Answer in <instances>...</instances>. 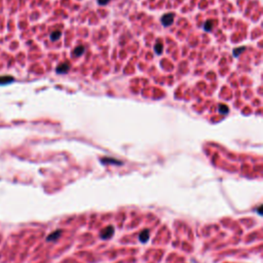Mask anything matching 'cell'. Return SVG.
Returning a JSON list of instances; mask_svg holds the SVG:
<instances>
[{
    "mask_svg": "<svg viewBox=\"0 0 263 263\" xmlns=\"http://www.w3.org/2000/svg\"><path fill=\"white\" fill-rule=\"evenodd\" d=\"M14 79L13 76H0V86H3V84H8L13 82Z\"/></svg>",
    "mask_w": 263,
    "mask_h": 263,
    "instance_id": "obj_6",
    "label": "cell"
},
{
    "mask_svg": "<svg viewBox=\"0 0 263 263\" xmlns=\"http://www.w3.org/2000/svg\"><path fill=\"white\" fill-rule=\"evenodd\" d=\"M61 35H62L61 31H54L51 34V41H57V40L60 39Z\"/></svg>",
    "mask_w": 263,
    "mask_h": 263,
    "instance_id": "obj_8",
    "label": "cell"
},
{
    "mask_svg": "<svg viewBox=\"0 0 263 263\" xmlns=\"http://www.w3.org/2000/svg\"><path fill=\"white\" fill-rule=\"evenodd\" d=\"M97 1H98V3L100 5H105V4H107L108 2L110 1V0H97Z\"/></svg>",
    "mask_w": 263,
    "mask_h": 263,
    "instance_id": "obj_14",
    "label": "cell"
},
{
    "mask_svg": "<svg viewBox=\"0 0 263 263\" xmlns=\"http://www.w3.org/2000/svg\"><path fill=\"white\" fill-rule=\"evenodd\" d=\"M212 27H213V22H211V21L207 22L206 24L204 25V31H207V32H210V31H211Z\"/></svg>",
    "mask_w": 263,
    "mask_h": 263,
    "instance_id": "obj_12",
    "label": "cell"
},
{
    "mask_svg": "<svg viewBox=\"0 0 263 263\" xmlns=\"http://www.w3.org/2000/svg\"><path fill=\"white\" fill-rule=\"evenodd\" d=\"M102 162H112V163H119L120 165V162H117L116 159H111V158H103L102 159Z\"/></svg>",
    "mask_w": 263,
    "mask_h": 263,
    "instance_id": "obj_13",
    "label": "cell"
},
{
    "mask_svg": "<svg viewBox=\"0 0 263 263\" xmlns=\"http://www.w3.org/2000/svg\"><path fill=\"white\" fill-rule=\"evenodd\" d=\"M174 17H174L173 13H166V14H165V16H162V19H160L162 26H165V27H169V26H171L174 23Z\"/></svg>",
    "mask_w": 263,
    "mask_h": 263,
    "instance_id": "obj_2",
    "label": "cell"
},
{
    "mask_svg": "<svg viewBox=\"0 0 263 263\" xmlns=\"http://www.w3.org/2000/svg\"><path fill=\"white\" fill-rule=\"evenodd\" d=\"M84 51H86V48H84L82 45L77 46V48H75L74 51H73V55H74V57H80L84 52Z\"/></svg>",
    "mask_w": 263,
    "mask_h": 263,
    "instance_id": "obj_7",
    "label": "cell"
},
{
    "mask_svg": "<svg viewBox=\"0 0 263 263\" xmlns=\"http://www.w3.org/2000/svg\"><path fill=\"white\" fill-rule=\"evenodd\" d=\"M113 234H114V228H113V226H107L106 228H104L103 230L101 231V238L103 239H108L110 238H112Z\"/></svg>",
    "mask_w": 263,
    "mask_h": 263,
    "instance_id": "obj_1",
    "label": "cell"
},
{
    "mask_svg": "<svg viewBox=\"0 0 263 263\" xmlns=\"http://www.w3.org/2000/svg\"><path fill=\"white\" fill-rule=\"evenodd\" d=\"M162 49H163V46L162 44V42L158 41L155 44V46H154V51H155V52L157 55H160L162 52Z\"/></svg>",
    "mask_w": 263,
    "mask_h": 263,
    "instance_id": "obj_9",
    "label": "cell"
},
{
    "mask_svg": "<svg viewBox=\"0 0 263 263\" xmlns=\"http://www.w3.org/2000/svg\"><path fill=\"white\" fill-rule=\"evenodd\" d=\"M149 235H150V232H149V230H148V229H144V230H143V231L139 234L140 242H143V244L147 242L148 239H149Z\"/></svg>",
    "mask_w": 263,
    "mask_h": 263,
    "instance_id": "obj_5",
    "label": "cell"
},
{
    "mask_svg": "<svg viewBox=\"0 0 263 263\" xmlns=\"http://www.w3.org/2000/svg\"><path fill=\"white\" fill-rule=\"evenodd\" d=\"M61 235H62V230H61V229H58V230H55V231L51 232V234H49L48 238H46V241H48V242L57 241V239L59 238Z\"/></svg>",
    "mask_w": 263,
    "mask_h": 263,
    "instance_id": "obj_4",
    "label": "cell"
},
{
    "mask_svg": "<svg viewBox=\"0 0 263 263\" xmlns=\"http://www.w3.org/2000/svg\"><path fill=\"white\" fill-rule=\"evenodd\" d=\"M245 49H246V48H245V46H242V48H239L233 49V55H234V57H238V55H241V52L244 51Z\"/></svg>",
    "mask_w": 263,
    "mask_h": 263,
    "instance_id": "obj_11",
    "label": "cell"
},
{
    "mask_svg": "<svg viewBox=\"0 0 263 263\" xmlns=\"http://www.w3.org/2000/svg\"><path fill=\"white\" fill-rule=\"evenodd\" d=\"M218 110H219V112L223 113V114H227V113H228V111H229L228 107H227L226 105H219Z\"/></svg>",
    "mask_w": 263,
    "mask_h": 263,
    "instance_id": "obj_10",
    "label": "cell"
},
{
    "mask_svg": "<svg viewBox=\"0 0 263 263\" xmlns=\"http://www.w3.org/2000/svg\"><path fill=\"white\" fill-rule=\"evenodd\" d=\"M70 67L71 66H70L69 63H63L57 67L55 71H57V73H59V74H65V73H67L70 70Z\"/></svg>",
    "mask_w": 263,
    "mask_h": 263,
    "instance_id": "obj_3",
    "label": "cell"
}]
</instances>
